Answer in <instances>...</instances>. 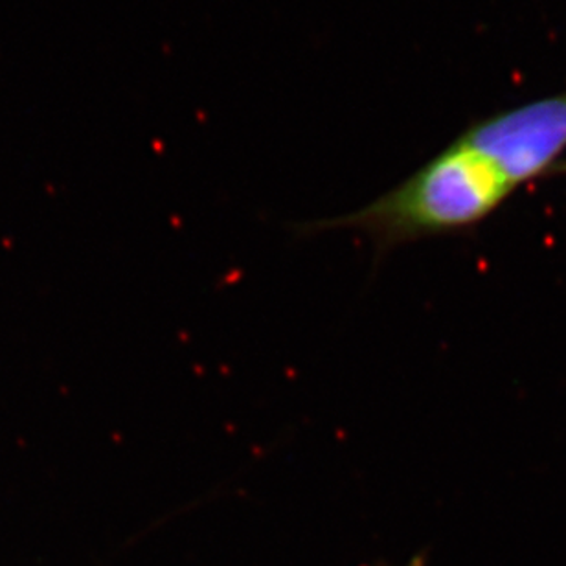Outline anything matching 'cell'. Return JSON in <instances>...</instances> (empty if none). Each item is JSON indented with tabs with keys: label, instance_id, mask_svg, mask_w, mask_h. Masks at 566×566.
I'll return each instance as SVG.
<instances>
[{
	"label": "cell",
	"instance_id": "1",
	"mask_svg": "<svg viewBox=\"0 0 566 566\" xmlns=\"http://www.w3.org/2000/svg\"><path fill=\"white\" fill-rule=\"evenodd\" d=\"M513 188L484 153L458 135L415 174L355 212L302 224L315 234L355 230L376 247L377 256L416 241L463 234L484 223Z\"/></svg>",
	"mask_w": 566,
	"mask_h": 566
},
{
	"label": "cell",
	"instance_id": "2",
	"mask_svg": "<svg viewBox=\"0 0 566 566\" xmlns=\"http://www.w3.org/2000/svg\"><path fill=\"white\" fill-rule=\"evenodd\" d=\"M460 137L484 153L513 188L556 174L566 151V93L485 116Z\"/></svg>",
	"mask_w": 566,
	"mask_h": 566
},
{
	"label": "cell",
	"instance_id": "4",
	"mask_svg": "<svg viewBox=\"0 0 566 566\" xmlns=\"http://www.w3.org/2000/svg\"><path fill=\"white\" fill-rule=\"evenodd\" d=\"M565 171H566V163L559 164V166H557L556 174H565Z\"/></svg>",
	"mask_w": 566,
	"mask_h": 566
},
{
	"label": "cell",
	"instance_id": "3",
	"mask_svg": "<svg viewBox=\"0 0 566 566\" xmlns=\"http://www.w3.org/2000/svg\"><path fill=\"white\" fill-rule=\"evenodd\" d=\"M407 566H424L423 556L412 557V559H410V562L407 563Z\"/></svg>",
	"mask_w": 566,
	"mask_h": 566
}]
</instances>
